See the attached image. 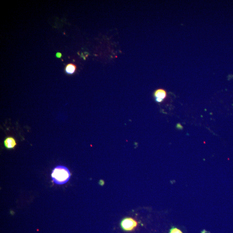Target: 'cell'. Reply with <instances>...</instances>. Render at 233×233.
<instances>
[{
  "instance_id": "3957f363",
  "label": "cell",
  "mask_w": 233,
  "mask_h": 233,
  "mask_svg": "<svg viewBox=\"0 0 233 233\" xmlns=\"http://www.w3.org/2000/svg\"><path fill=\"white\" fill-rule=\"evenodd\" d=\"M154 97L156 101L157 102H163L164 99L167 97V93L164 89H159L154 92Z\"/></svg>"
},
{
  "instance_id": "6da1fadb",
  "label": "cell",
  "mask_w": 233,
  "mask_h": 233,
  "mask_svg": "<svg viewBox=\"0 0 233 233\" xmlns=\"http://www.w3.org/2000/svg\"><path fill=\"white\" fill-rule=\"evenodd\" d=\"M71 173L67 168L63 166H57L54 168L51 177L54 183L58 185L65 184L70 179Z\"/></svg>"
},
{
  "instance_id": "8992f818",
  "label": "cell",
  "mask_w": 233,
  "mask_h": 233,
  "mask_svg": "<svg viewBox=\"0 0 233 233\" xmlns=\"http://www.w3.org/2000/svg\"><path fill=\"white\" fill-rule=\"evenodd\" d=\"M169 233H183L180 230L175 227H172L170 229Z\"/></svg>"
},
{
  "instance_id": "277c9868",
  "label": "cell",
  "mask_w": 233,
  "mask_h": 233,
  "mask_svg": "<svg viewBox=\"0 0 233 233\" xmlns=\"http://www.w3.org/2000/svg\"><path fill=\"white\" fill-rule=\"evenodd\" d=\"M4 145L8 149H13L16 146V140L12 136L7 137L4 141Z\"/></svg>"
},
{
  "instance_id": "7a4b0ae2",
  "label": "cell",
  "mask_w": 233,
  "mask_h": 233,
  "mask_svg": "<svg viewBox=\"0 0 233 233\" xmlns=\"http://www.w3.org/2000/svg\"><path fill=\"white\" fill-rule=\"evenodd\" d=\"M138 223L136 220L131 217L124 218L121 222V228L126 231H131L137 227Z\"/></svg>"
},
{
  "instance_id": "5b68a950",
  "label": "cell",
  "mask_w": 233,
  "mask_h": 233,
  "mask_svg": "<svg viewBox=\"0 0 233 233\" xmlns=\"http://www.w3.org/2000/svg\"><path fill=\"white\" fill-rule=\"evenodd\" d=\"M77 70V66L74 63H69L66 66L65 71L67 74H73Z\"/></svg>"
},
{
  "instance_id": "52a82bcc",
  "label": "cell",
  "mask_w": 233,
  "mask_h": 233,
  "mask_svg": "<svg viewBox=\"0 0 233 233\" xmlns=\"http://www.w3.org/2000/svg\"><path fill=\"white\" fill-rule=\"evenodd\" d=\"M56 56L57 58H61V57H62V54H61V53L58 52V53L56 54Z\"/></svg>"
}]
</instances>
